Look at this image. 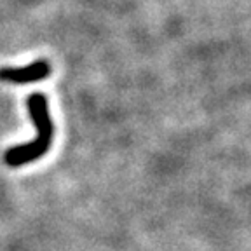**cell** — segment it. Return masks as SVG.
<instances>
[{
  "mask_svg": "<svg viewBox=\"0 0 251 251\" xmlns=\"http://www.w3.org/2000/svg\"><path fill=\"white\" fill-rule=\"evenodd\" d=\"M51 63L47 59H37V61L25 65V67H4L0 68V80L9 84H31L44 80L51 75Z\"/></svg>",
  "mask_w": 251,
  "mask_h": 251,
  "instance_id": "obj_2",
  "label": "cell"
},
{
  "mask_svg": "<svg viewBox=\"0 0 251 251\" xmlns=\"http://www.w3.org/2000/svg\"><path fill=\"white\" fill-rule=\"evenodd\" d=\"M26 108L37 129V136L30 143L16 145L5 150L4 162L9 168H20V166L39 161L49 152L52 145L54 124H52L51 114H49L47 96L42 93H31L26 100Z\"/></svg>",
  "mask_w": 251,
  "mask_h": 251,
  "instance_id": "obj_1",
  "label": "cell"
}]
</instances>
